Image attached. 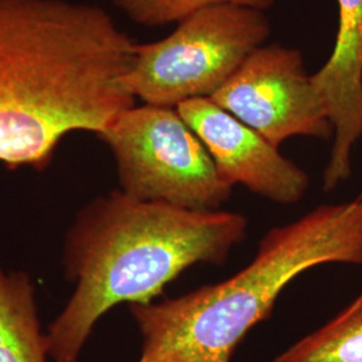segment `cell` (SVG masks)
Segmentation results:
<instances>
[{"label": "cell", "mask_w": 362, "mask_h": 362, "mask_svg": "<svg viewBox=\"0 0 362 362\" xmlns=\"http://www.w3.org/2000/svg\"><path fill=\"white\" fill-rule=\"evenodd\" d=\"M136 45L97 4L0 0V164L43 170L67 134L133 107Z\"/></svg>", "instance_id": "1"}, {"label": "cell", "mask_w": 362, "mask_h": 362, "mask_svg": "<svg viewBox=\"0 0 362 362\" xmlns=\"http://www.w3.org/2000/svg\"><path fill=\"white\" fill-rule=\"evenodd\" d=\"M247 219L140 202L119 189L93 199L66 231L62 266L74 291L46 330L54 362H79L91 332L119 303L146 305L197 263L221 264Z\"/></svg>", "instance_id": "2"}, {"label": "cell", "mask_w": 362, "mask_h": 362, "mask_svg": "<svg viewBox=\"0 0 362 362\" xmlns=\"http://www.w3.org/2000/svg\"><path fill=\"white\" fill-rule=\"evenodd\" d=\"M325 263L362 264V194L274 227L252 262L223 282L160 303L128 305L143 338L137 362H231L286 286Z\"/></svg>", "instance_id": "3"}, {"label": "cell", "mask_w": 362, "mask_h": 362, "mask_svg": "<svg viewBox=\"0 0 362 362\" xmlns=\"http://www.w3.org/2000/svg\"><path fill=\"white\" fill-rule=\"evenodd\" d=\"M270 35L269 18L259 8L207 6L180 21L168 37L136 45L127 88L145 104L165 107L209 98Z\"/></svg>", "instance_id": "4"}, {"label": "cell", "mask_w": 362, "mask_h": 362, "mask_svg": "<svg viewBox=\"0 0 362 362\" xmlns=\"http://www.w3.org/2000/svg\"><path fill=\"white\" fill-rule=\"evenodd\" d=\"M98 137L115 157L119 191L132 199L214 211L231 197L233 185L176 107L134 105Z\"/></svg>", "instance_id": "5"}, {"label": "cell", "mask_w": 362, "mask_h": 362, "mask_svg": "<svg viewBox=\"0 0 362 362\" xmlns=\"http://www.w3.org/2000/svg\"><path fill=\"white\" fill-rule=\"evenodd\" d=\"M209 100L275 148L294 136H333L324 103L296 49L260 46Z\"/></svg>", "instance_id": "6"}, {"label": "cell", "mask_w": 362, "mask_h": 362, "mask_svg": "<svg viewBox=\"0 0 362 362\" xmlns=\"http://www.w3.org/2000/svg\"><path fill=\"white\" fill-rule=\"evenodd\" d=\"M177 112L207 148L220 176L279 204L298 203L309 188L303 169L209 98H194Z\"/></svg>", "instance_id": "7"}, {"label": "cell", "mask_w": 362, "mask_h": 362, "mask_svg": "<svg viewBox=\"0 0 362 362\" xmlns=\"http://www.w3.org/2000/svg\"><path fill=\"white\" fill-rule=\"evenodd\" d=\"M338 31L330 58L313 85L324 103L334 141L325 169V191L350 176V153L362 136V0H337Z\"/></svg>", "instance_id": "8"}, {"label": "cell", "mask_w": 362, "mask_h": 362, "mask_svg": "<svg viewBox=\"0 0 362 362\" xmlns=\"http://www.w3.org/2000/svg\"><path fill=\"white\" fill-rule=\"evenodd\" d=\"M37 286L27 272H7L0 264V362H47Z\"/></svg>", "instance_id": "9"}, {"label": "cell", "mask_w": 362, "mask_h": 362, "mask_svg": "<svg viewBox=\"0 0 362 362\" xmlns=\"http://www.w3.org/2000/svg\"><path fill=\"white\" fill-rule=\"evenodd\" d=\"M272 362H362V294Z\"/></svg>", "instance_id": "10"}, {"label": "cell", "mask_w": 362, "mask_h": 362, "mask_svg": "<svg viewBox=\"0 0 362 362\" xmlns=\"http://www.w3.org/2000/svg\"><path fill=\"white\" fill-rule=\"evenodd\" d=\"M116 6L136 25L158 27L179 23L194 11L219 3H236L262 11L270 8L274 0H115Z\"/></svg>", "instance_id": "11"}, {"label": "cell", "mask_w": 362, "mask_h": 362, "mask_svg": "<svg viewBox=\"0 0 362 362\" xmlns=\"http://www.w3.org/2000/svg\"><path fill=\"white\" fill-rule=\"evenodd\" d=\"M361 194H362V192H361Z\"/></svg>", "instance_id": "12"}]
</instances>
